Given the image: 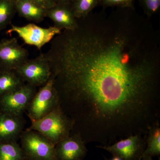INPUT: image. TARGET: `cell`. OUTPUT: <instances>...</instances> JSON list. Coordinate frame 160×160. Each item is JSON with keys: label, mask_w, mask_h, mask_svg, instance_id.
<instances>
[{"label": "cell", "mask_w": 160, "mask_h": 160, "mask_svg": "<svg viewBox=\"0 0 160 160\" xmlns=\"http://www.w3.org/2000/svg\"><path fill=\"white\" fill-rule=\"evenodd\" d=\"M44 53L65 114L85 143L111 145L158 122V47L136 15L90 13Z\"/></svg>", "instance_id": "obj_1"}, {"label": "cell", "mask_w": 160, "mask_h": 160, "mask_svg": "<svg viewBox=\"0 0 160 160\" xmlns=\"http://www.w3.org/2000/svg\"><path fill=\"white\" fill-rule=\"evenodd\" d=\"M72 121L63 111L59 103L51 112L36 121L31 122L27 130L38 132L55 146L71 134Z\"/></svg>", "instance_id": "obj_2"}, {"label": "cell", "mask_w": 160, "mask_h": 160, "mask_svg": "<svg viewBox=\"0 0 160 160\" xmlns=\"http://www.w3.org/2000/svg\"><path fill=\"white\" fill-rule=\"evenodd\" d=\"M21 148L29 160H58L55 145L38 132L26 129L21 137Z\"/></svg>", "instance_id": "obj_3"}, {"label": "cell", "mask_w": 160, "mask_h": 160, "mask_svg": "<svg viewBox=\"0 0 160 160\" xmlns=\"http://www.w3.org/2000/svg\"><path fill=\"white\" fill-rule=\"evenodd\" d=\"M59 103L58 96L50 78L32 99L26 110L27 115L31 122L36 121L49 113Z\"/></svg>", "instance_id": "obj_4"}, {"label": "cell", "mask_w": 160, "mask_h": 160, "mask_svg": "<svg viewBox=\"0 0 160 160\" xmlns=\"http://www.w3.org/2000/svg\"><path fill=\"white\" fill-rule=\"evenodd\" d=\"M62 31L54 26L43 28L31 22L22 26L11 25V28L7 30L6 33H17L25 44L34 46L40 50Z\"/></svg>", "instance_id": "obj_5"}, {"label": "cell", "mask_w": 160, "mask_h": 160, "mask_svg": "<svg viewBox=\"0 0 160 160\" xmlns=\"http://www.w3.org/2000/svg\"><path fill=\"white\" fill-rule=\"evenodd\" d=\"M25 83L35 87L44 86L51 77V70L44 53L28 59L15 70Z\"/></svg>", "instance_id": "obj_6"}, {"label": "cell", "mask_w": 160, "mask_h": 160, "mask_svg": "<svg viewBox=\"0 0 160 160\" xmlns=\"http://www.w3.org/2000/svg\"><path fill=\"white\" fill-rule=\"evenodd\" d=\"M146 146V139L142 134H137L122 139L109 146L97 147L122 160H141Z\"/></svg>", "instance_id": "obj_7"}, {"label": "cell", "mask_w": 160, "mask_h": 160, "mask_svg": "<svg viewBox=\"0 0 160 160\" xmlns=\"http://www.w3.org/2000/svg\"><path fill=\"white\" fill-rule=\"evenodd\" d=\"M37 91L36 87L25 83L16 90L0 97L1 110L22 116Z\"/></svg>", "instance_id": "obj_8"}, {"label": "cell", "mask_w": 160, "mask_h": 160, "mask_svg": "<svg viewBox=\"0 0 160 160\" xmlns=\"http://www.w3.org/2000/svg\"><path fill=\"white\" fill-rule=\"evenodd\" d=\"M29 52L15 38L6 39L0 47V70H16L28 59Z\"/></svg>", "instance_id": "obj_9"}, {"label": "cell", "mask_w": 160, "mask_h": 160, "mask_svg": "<svg viewBox=\"0 0 160 160\" xmlns=\"http://www.w3.org/2000/svg\"><path fill=\"white\" fill-rule=\"evenodd\" d=\"M58 160H83L87 153L86 143L81 135L70 134L55 146Z\"/></svg>", "instance_id": "obj_10"}, {"label": "cell", "mask_w": 160, "mask_h": 160, "mask_svg": "<svg viewBox=\"0 0 160 160\" xmlns=\"http://www.w3.org/2000/svg\"><path fill=\"white\" fill-rule=\"evenodd\" d=\"M24 126L22 116L0 110V142H16L22 133Z\"/></svg>", "instance_id": "obj_11"}, {"label": "cell", "mask_w": 160, "mask_h": 160, "mask_svg": "<svg viewBox=\"0 0 160 160\" xmlns=\"http://www.w3.org/2000/svg\"><path fill=\"white\" fill-rule=\"evenodd\" d=\"M46 18L54 23L55 27L61 30H73L78 26L71 6L56 5L46 11Z\"/></svg>", "instance_id": "obj_12"}, {"label": "cell", "mask_w": 160, "mask_h": 160, "mask_svg": "<svg viewBox=\"0 0 160 160\" xmlns=\"http://www.w3.org/2000/svg\"><path fill=\"white\" fill-rule=\"evenodd\" d=\"M17 12L31 23H38L46 18L47 10L32 0H15Z\"/></svg>", "instance_id": "obj_13"}, {"label": "cell", "mask_w": 160, "mask_h": 160, "mask_svg": "<svg viewBox=\"0 0 160 160\" xmlns=\"http://www.w3.org/2000/svg\"><path fill=\"white\" fill-rule=\"evenodd\" d=\"M25 83L15 70H0V97L16 90Z\"/></svg>", "instance_id": "obj_14"}, {"label": "cell", "mask_w": 160, "mask_h": 160, "mask_svg": "<svg viewBox=\"0 0 160 160\" xmlns=\"http://www.w3.org/2000/svg\"><path fill=\"white\" fill-rule=\"evenodd\" d=\"M146 139V146L143 154L158 156L160 154V127L159 122L149 127Z\"/></svg>", "instance_id": "obj_15"}, {"label": "cell", "mask_w": 160, "mask_h": 160, "mask_svg": "<svg viewBox=\"0 0 160 160\" xmlns=\"http://www.w3.org/2000/svg\"><path fill=\"white\" fill-rule=\"evenodd\" d=\"M25 157L16 142H0V160H23Z\"/></svg>", "instance_id": "obj_16"}, {"label": "cell", "mask_w": 160, "mask_h": 160, "mask_svg": "<svg viewBox=\"0 0 160 160\" xmlns=\"http://www.w3.org/2000/svg\"><path fill=\"white\" fill-rule=\"evenodd\" d=\"M16 12L15 0H0V31L11 24Z\"/></svg>", "instance_id": "obj_17"}, {"label": "cell", "mask_w": 160, "mask_h": 160, "mask_svg": "<svg viewBox=\"0 0 160 160\" xmlns=\"http://www.w3.org/2000/svg\"><path fill=\"white\" fill-rule=\"evenodd\" d=\"M101 0H74L71 8L77 19L84 18L92 12Z\"/></svg>", "instance_id": "obj_18"}, {"label": "cell", "mask_w": 160, "mask_h": 160, "mask_svg": "<svg viewBox=\"0 0 160 160\" xmlns=\"http://www.w3.org/2000/svg\"><path fill=\"white\" fill-rule=\"evenodd\" d=\"M141 6L147 16L157 13L160 8V0H140Z\"/></svg>", "instance_id": "obj_19"}, {"label": "cell", "mask_w": 160, "mask_h": 160, "mask_svg": "<svg viewBox=\"0 0 160 160\" xmlns=\"http://www.w3.org/2000/svg\"><path fill=\"white\" fill-rule=\"evenodd\" d=\"M133 0H101L100 5L104 8H133Z\"/></svg>", "instance_id": "obj_20"}, {"label": "cell", "mask_w": 160, "mask_h": 160, "mask_svg": "<svg viewBox=\"0 0 160 160\" xmlns=\"http://www.w3.org/2000/svg\"><path fill=\"white\" fill-rule=\"evenodd\" d=\"M38 5L43 8L48 10L55 6V0H32Z\"/></svg>", "instance_id": "obj_21"}, {"label": "cell", "mask_w": 160, "mask_h": 160, "mask_svg": "<svg viewBox=\"0 0 160 160\" xmlns=\"http://www.w3.org/2000/svg\"><path fill=\"white\" fill-rule=\"evenodd\" d=\"M74 0H55L56 5L71 6Z\"/></svg>", "instance_id": "obj_22"}, {"label": "cell", "mask_w": 160, "mask_h": 160, "mask_svg": "<svg viewBox=\"0 0 160 160\" xmlns=\"http://www.w3.org/2000/svg\"><path fill=\"white\" fill-rule=\"evenodd\" d=\"M142 159L143 160H152V157L149 155L143 154Z\"/></svg>", "instance_id": "obj_23"}, {"label": "cell", "mask_w": 160, "mask_h": 160, "mask_svg": "<svg viewBox=\"0 0 160 160\" xmlns=\"http://www.w3.org/2000/svg\"><path fill=\"white\" fill-rule=\"evenodd\" d=\"M106 160H122L120 158L117 157L113 156L111 158L109 159Z\"/></svg>", "instance_id": "obj_24"}, {"label": "cell", "mask_w": 160, "mask_h": 160, "mask_svg": "<svg viewBox=\"0 0 160 160\" xmlns=\"http://www.w3.org/2000/svg\"><path fill=\"white\" fill-rule=\"evenodd\" d=\"M6 39H3L0 42V47H1V46H2L3 45L5 44V43L6 42Z\"/></svg>", "instance_id": "obj_25"}, {"label": "cell", "mask_w": 160, "mask_h": 160, "mask_svg": "<svg viewBox=\"0 0 160 160\" xmlns=\"http://www.w3.org/2000/svg\"><path fill=\"white\" fill-rule=\"evenodd\" d=\"M23 160H28V159L26 158H25V159H24Z\"/></svg>", "instance_id": "obj_26"}]
</instances>
